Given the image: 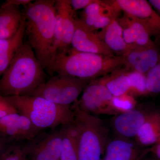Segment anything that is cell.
Returning a JSON list of instances; mask_svg holds the SVG:
<instances>
[{
	"mask_svg": "<svg viewBox=\"0 0 160 160\" xmlns=\"http://www.w3.org/2000/svg\"><path fill=\"white\" fill-rule=\"evenodd\" d=\"M42 131L18 112L0 118V138L8 142L29 141Z\"/></svg>",
	"mask_w": 160,
	"mask_h": 160,
	"instance_id": "cell-12",
	"label": "cell"
},
{
	"mask_svg": "<svg viewBox=\"0 0 160 160\" xmlns=\"http://www.w3.org/2000/svg\"><path fill=\"white\" fill-rule=\"evenodd\" d=\"M18 113L27 118L41 131L54 129L73 122L71 106H64L35 96L4 97Z\"/></svg>",
	"mask_w": 160,
	"mask_h": 160,
	"instance_id": "cell-4",
	"label": "cell"
},
{
	"mask_svg": "<svg viewBox=\"0 0 160 160\" xmlns=\"http://www.w3.org/2000/svg\"><path fill=\"white\" fill-rule=\"evenodd\" d=\"M126 71L130 81V96L148 94L146 89V75L137 71Z\"/></svg>",
	"mask_w": 160,
	"mask_h": 160,
	"instance_id": "cell-25",
	"label": "cell"
},
{
	"mask_svg": "<svg viewBox=\"0 0 160 160\" xmlns=\"http://www.w3.org/2000/svg\"><path fill=\"white\" fill-rule=\"evenodd\" d=\"M17 112L14 107L5 99L4 97L0 95V118Z\"/></svg>",
	"mask_w": 160,
	"mask_h": 160,
	"instance_id": "cell-27",
	"label": "cell"
},
{
	"mask_svg": "<svg viewBox=\"0 0 160 160\" xmlns=\"http://www.w3.org/2000/svg\"><path fill=\"white\" fill-rule=\"evenodd\" d=\"M148 1L155 11L160 16V0H149Z\"/></svg>",
	"mask_w": 160,
	"mask_h": 160,
	"instance_id": "cell-31",
	"label": "cell"
},
{
	"mask_svg": "<svg viewBox=\"0 0 160 160\" xmlns=\"http://www.w3.org/2000/svg\"><path fill=\"white\" fill-rule=\"evenodd\" d=\"M29 141L12 143L0 160H28Z\"/></svg>",
	"mask_w": 160,
	"mask_h": 160,
	"instance_id": "cell-24",
	"label": "cell"
},
{
	"mask_svg": "<svg viewBox=\"0 0 160 160\" xmlns=\"http://www.w3.org/2000/svg\"><path fill=\"white\" fill-rule=\"evenodd\" d=\"M61 127L45 131L29 141V158L31 160H60L62 149Z\"/></svg>",
	"mask_w": 160,
	"mask_h": 160,
	"instance_id": "cell-11",
	"label": "cell"
},
{
	"mask_svg": "<svg viewBox=\"0 0 160 160\" xmlns=\"http://www.w3.org/2000/svg\"><path fill=\"white\" fill-rule=\"evenodd\" d=\"M159 54L156 46L131 50L122 56V69L126 71H137L146 75L156 65Z\"/></svg>",
	"mask_w": 160,
	"mask_h": 160,
	"instance_id": "cell-16",
	"label": "cell"
},
{
	"mask_svg": "<svg viewBox=\"0 0 160 160\" xmlns=\"http://www.w3.org/2000/svg\"><path fill=\"white\" fill-rule=\"evenodd\" d=\"M93 1V0H70V4L72 10L75 12L80 9H84Z\"/></svg>",
	"mask_w": 160,
	"mask_h": 160,
	"instance_id": "cell-29",
	"label": "cell"
},
{
	"mask_svg": "<svg viewBox=\"0 0 160 160\" xmlns=\"http://www.w3.org/2000/svg\"><path fill=\"white\" fill-rule=\"evenodd\" d=\"M146 89L148 94L155 95L160 93V53L156 65L146 75Z\"/></svg>",
	"mask_w": 160,
	"mask_h": 160,
	"instance_id": "cell-26",
	"label": "cell"
},
{
	"mask_svg": "<svg viewBox=\"0 0 160 160\" xmlns=\"http://www.w3.org/2000/svg\"><path fill=\"white\" fill-rule=\"evenodd\" d=\"M45 70L29 43L24 42L0 78V95H31L46 82Z\"/></svg>",
	"mask_w": 160,
	"mask_h": 160,
	"instance_id": "cell-2",
	"label": "cell"
},
{
	"mask_svg": "<svg viewBox=\"0 0 160 160\" xmlns=\"http://www.w3.org/2000/svg\"><path fill=\"white\" fill-rule=\"evenodd\" d=\"M75 29L71 46L78 51L107 56H113V53L101 40L97 32L87 28L76 19Z\"/></svg>",
	"mask_w": 160,
	"mask_h": 160,
	"instance_id": "cell-14",
	"label": "cell"
},
{
	"mask_svg": "<svg viewBox=\"0 0 160 160\" xmlns=\"http://www.w3.org/2000/svg\"><path fill=\"white\" fill-rule=\"evenodd\" d=\"M143 153L149 155L157 160H160V139L151 147L146 148Z\"/></svg>",
	"mask_w": 160,
	"mask_h": 160,
	"instance_id": "cell-28",
	"label": "cell"
},
{
	"mask_svg": "<svg viewBox=\"0 0 160 160\" xmlns=\"http://www.w3.org/2000/svg\"><path fill=\"white\" fill-rule=\"evenodd\" d=\"M138 160H157L154 158L152 157L149 155L145 154V153H142V155L140 157V158Z\"/></svg>",
	"mask_w": 160,
	"mask_h": 160,
	"instance_id": "cell-33",
	"label": "cell"
},
{
	"mask_svg": "<svg viewBox=\"0 0 160 160\" xmlns=\"http://www.w3.org/2000/svg\"><path fill=\"white\" fill-rule=\"evenodd\" d=\"M25 35V19L23 14L22 24L16 34L10 38L0 39V77L22 46Z\"/></svg>",
	"mask_w": 160,
	"mask_h": 160,
	"instance_id": "cell-19",
	"label": "cell"
},
{
	"mask_svg": "<svg viewBox=\"0 0 160 160\" xmlns=\"http://www.w3.org/2000/svg\"><path fill=\"white\" fill-rule=\"evenodd\" d=\"M120 12L110 1L93 0L83 9L78 19L84 26L95 32L108 26L112 20L118 18Z\"/></svg>",
	"mask_w": 160,
	"mask_h": 160,
	"instance_id": "cell-13",
	"label": "cell"
},
{
	"mask_svg": "<svg viewBox=\"0 0 160 160\" xmlns=\"http://www.w3.org/2000/svg\"><path fill=\"white\" fill-rule=\"evenodd\" d=\"M123 67L122 56H107L78 51L70 47L55 56L51 76L57 74L92 80Z\"/></svg>",
	"mask_w": 160,
	"mask_h": 160,
	"instance_id": "cell-3",
	"label": "cell"
},
{
	"mask_svg": "<svg viewBox=\"0 0 160 160\" xmlns=\"http://www.w3.org/2000/svg\"><path fill=\"white\" fill-rule=\"evenodd\" d=\"M63 146L60 160H78L77 132L73 122L61 126Z\"/></svg>",
	"mask_w": 160,
	"mask_h": 160,
	"instance_id": "cell-23",
	"label": "cell"
},
{
	"mask_svg": "<svg viewBox=\"0 0 160 160\" xmlns=\"http://www.w3.org/2000/svg\"><path fill=\"white\" fill-rule=\"evenodd\" d=\"M55 7L54 57L71 47L76 21L75 12L72 9L70 0H57Z\"/></svg>",
	"mask_w": 160,
	"mask_h": 160,
	"instance_id": "cell-9",
	"label": "cell"
},
{
	"mask_svg": "<svg viewBox=\"0 0 160 160\" xmlns=\"http://www.w3.org/2000/svg\"><path fill=\"white\" fill-rule=\"evenodd\" d=\"M78 100L71 106L74 112L78 160H102L110 130L99 117L81 110Z\"/></svg>",
	"mask_w": 160,
	"mask_h": 160,
	"instance_id": "cell-5",
	"label": "cell"
},
{
	"mask_svg": "<svg viewBox=\"0 0 160 160\" xmlns=\"http://www.w3.org/2000/svg\"><path fill=\"white\" fill-rule=\"evenodd\" d=\"M160 139V109L152 111L141 127L134 140L143 149L153 146Z\"/></svg>",
	"mask_w": 160,
	"mask_h": 160,
	"instance_id": "cell-21",
	"label": "cell"
},
{
	"mask_svg": "<svg viewBox=\"0 0 160 160\" xmlns=\"http://www.w3.org/2000/svg\"><path fill=\"white\" fill-rule=\"evenodd\" d=\"M90 81L57 74L52 76L30 96L45 98L58 105L70 106L78 99Z\"/></svg>",
	"mask_w": 160,
	"mask_h": 160,
	"instance_id": "cell-6",
	"label": "cell"
},
{
	"mask_svg": "<svg viewBox=\"0 0 160 160\" xmlns=\"http://www.w3.org/2000/svg\"><path fill=\"white\" fill-rule=\"evenodd\" d=\"M145 149L134 140L115 136L109 138L102 160H138Z\"/></svg>",
	"mask_w": 160,
	"mask_h": 160,
	"instance_id": "cell-17",
	"label": "cell"
},
{
	"mask_svg": "<svg viewBox=\"0 0 160 160\" xmlns=\"http://www.w3.org/2000/svg\"><path fill=\"white\" fill-rule=\"evenodd\" d=\"M153 106L139 105L114 116L111 121V127L118 137L134 140L141 127L152 111Z\"/></svg>",
	"mask_w": 160,
	"mask_h": 160,
	"instance_id": "cell-10",
	"label": "cell"
},
{
	"mask_svg": "<svg viewBox=\"0 0 160 160\" xmlns=\"http://www.w3.org/2000/svg\"><path fill=\"white\" fill-rule=\"evenodd\" d=\"M113 6L139 22L150 36L160 40V16L146 0H112Z\"/></svg>",
	"mask_w": 160,
	"mask_h": 160,
	"instance_id": "cell-8",
	"label": "cell"
},
{
	"mask_svg": "<svg viewBox=\"0 0 160 160\" xmlns=\"http://www.w3.org/2000/svg\"><path fill=\"white\" fill-rule=\"evenodd\" d=\"M55 3L53 0H37L23 6L22 10L27 42L50 75L54 57Z\"/></svg>",
	"mask_w": 160,
	"mask_h": 160,
	"instance_id": "cell-1",
	"label": "cell"
},
{
	"mask_svg": "<svg viewBox=\"0 0 160 160\" xmlns=\"http://www.w3.org/2000/svg\"><path fill=\"white\" fill-rule=\"evenodd\" d=\"M113 98L106 86L97 79L92 80L85 87L78 100V106L82 111L96 116H114L124 111L115 105Z\"/></svg>",
	"mask_w": 160,
	"mask_h": 160,
	"instance_id": "cell-7",
	"label": "cell"
},
{
	"mask_svg": "<svg viewBox=\"0 0 160 160\" xmlns=\"http://www.w3.org/2000/svg\"><path fill=\"white\" fill-rule=\"evenodd\" d=\"M32 1L31 0H7L4 3L1 7H4V6H10V5L24 6L29 4Z\"/></svg>",
	"mask_w": 160,
	"mask_h": 160,
	"instance_id": "cell-30",
	"label": "cell"
},
{
	"mask_svg": "<svg viewBox=\"0 0 160 160\" xmlns=\"http://www.w3.org/2000/svg\"><path fill=\"white\" fill-rule=\"evenodd\" d=\"M117 20L122 29L124 40L131 50L156 46L144 26L129 15L123 12Z\"/></svg>",
	"mask_w": 160,
	"mask_h": 160,
	"instance_id": "cell-15",
	"label": "cell"
},
{
	"mask_svg": "<svg viewBox=\"0 0 160 160\" xmlns=\"http://www.w3.org/2000/svg\"><path fill=\"white\" fill-rule=\"evenodd\" d=\"M23 19L20 6L10 5L0 8V39L10 38L19 29Z\"/></svg>",
	"mask_w": 160,
	"mask_h": 160,
	"instance_id": "cell-20",
	"label": "cell"
},
{
	"mask_svg": "<svg viewBox=\"0 0 160 160\" xmlns=\"http://www.w3.org/2000/svg\"><path fill=\"white\" fill-rule=\"evenodd\" d=\"M97 34L115 55L123 56L131 50L124 40L122 29L117 18L112 20L108 26L101 29Z\"/></svg>",
	"mask_w": 160,
	"mask_h": 160,
	"instance_id": "cell-18",
	"label": "cell"
},
{
	"mask_svg": "<svg viewBox=\"0 0 160 160\" xmlns=\"http://www.w3.org/2000/svg\"><path fill=\"white\" fill-rule=\"evenodd\" d=\"M11 143L8 142H6L5 140L2 139H1V141H0V158H2V156L5 153V152L8 149V147L10 146H8L7 143Z\"/></svg>",
	"mask_w": 160,
	"mask_h": 160,
	"instance_id": "cell-32",
	"label": "cell"
},
{
	"mask_svg": "<svg viewBox=\"0 0 160 160\" xmlns=\"http://www.w3.org/2000/svg\"><path fill=\"white\" fill-rule=\"evenodd\" d=\"M98 79L106 86L114 97H120L128 94L131 86L130 80L122 68L115 70Z\"/></svg>",
	"mask_w": 160,
	"mask_h": 160,
	"instance_id": "cell-22",
	"label": "cell"
}]
</instances>
